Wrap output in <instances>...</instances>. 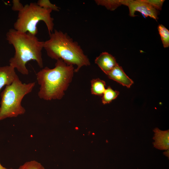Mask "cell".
<instances>
[{
  "mask_svg": "<svg viewBox=\"0 0 169 169\" xmlns=\"http://www.w3.org/2000/svg\"><path fill=\"white\" fill-rule=\"evenodd\" d=\"M6 39L13 46L15 54L9 60V65L23 75H28L26 65L31 60H35L40 68L43 67L42 50L44 41L36 36L11 28L6 33Z\"/></svg>",
  "mask_w": 169,
  "mask_h": 169,
  "instance_id": "cell-1",
  "label": "cell"
},
{
  "mask_svg": "<svg viewBox=\"0 0 169 169\" xmlns=\"http://www.w3.org/2000/svg\"><path fill=\"white\" fill-rule=\"evenodd\" d=\"M74 72L73 65H68L61 59L57 60L53 69L47 67L38 71L37 80L40 86L39 97L46 100H60L71 82Z\"/></svg>",
  "mask_w": 169,
  "mask_h": 169,
  "instance_id": "cell-2",
  "label": "cell"
},
{
  "mask_svg": "<svg viewBox=\"0 0 169 169\" xmlns=\"http://www.w3.org/2000/svg\"><path fill=\"white\" fill-rule=\"evenodd\" d=\"M49 36V39L44 41V49L51 59H60L68 65H76L75 72L84 66L90 65L89 59L80 46L67 33L55 29Z\"/></svg>",
  "mask_w": 169,
  "mask_h": 169,
  "instance_id": "cell-3",
  "label": "cell"
},
{
  "mask_svg": "<svg viewBox=\"0 0 169 169\" xmlns=\"http://www.w3.org/2000/svg\"><path fill=\"white\" fill-rule=\"evenodd\" d=\"M35 84V82L23 83L18 76L11 84L6 86L1 94L0 121L25 113V110L21 105L22 100L32 92Z\"/></svg>",
  "mask_w": 169,
  "mask_h": 169,
  "instance_id": "cell-4",
  "label": "cell"
},
{
  "mask_svg": "<svg viewBox=\"0 0 169 169\" xmlns=\"http://www.w3.org/2000/svg\"><path fill=\"white\" fill-rule=\"evenodd\" d=\"M52 10L41 7L35 3L24 6L18 12L17 18L13 24L14 29L36 36L38 32L37 25L40 21L45 23L49 35L53 32L54 18L51 16Z\"/></svg>",
  "mask_w": 169,
  "mask_h": 169,
  "instance_id": "cell-5",
  "label": "cell"
},
{
  "mask_svg": "<svg viewBox=\"0 0 169 169\" xmlns=\"http://www.w3.org/2000/svg\"><path fill=\"white\" fill-rule=\"evenodd\" d=\"M129 9V15L132 17L136 16V11L139 12L145 17H149L157 20L158 12L156 9L143 0H129L127 6Z\"/></svg>",
  "mask_w": 169,
  "mask_h": 169,
  "instance_id": "cell-6",
  "label": "cell"
},
{
  "mask_svg": "<svg viewBox=\"0 0 169 169\" xmlns=\"http://www.w3.org/2000/svg\"><path fill=\"white\" fill-rule=\"evenodd\" d=\"M95 62L106 74L118 64L115 57L106 52H102L97 57Z\"/></svg>",
  "mask_w": 169,
  "mask_h": 169,
  "instance_id": "cell-7",
  "label": "cell"
},
{
  "mask_svg": "<svg viewBox=\"0 0 169 169\" xmlns=\"http://www.w3.org/2000/svg\"><path fill=\"white\" fill-rule=\"evenodd\" d=\"M106 75L110 79L128 88L133 84V81L127 75L122 67L118 64Z\"/></svg>",
  "mask_w": 169,
  "mask_h": 169,
  "instance_id": "cell-8",
  "label": "cell"
},
{
  "mask_svg": "<svg viewBox=\"0 0 169 169\" xmlns=\"http://www.w3.org/2000/svg\"><path fill=\"white\" fill-rule=\"evenodd\" d=\"M154 135L153 144L154 147L160 150H167L169 148V131H162L158 128L153 130Z\"/></svg>",
  "mask_w": 169,
  "mask_h": 169,
  "instance_id": "cell-9",
  "label": "cell"
},
{
  "mask_svg": "<svg viewBox=\"0 0 169 169\" xmlns=\"http://www.w3.org/2000/svg\"><path fill=\"white\" fill-rule=\"evenodd\" d=\"M15 69L10 65L0 67V90L4 85L11 84L18 76Z\"/></svg>",
  "mask_w": 169,
  "mask_h": 169,
  "instance_id": "cell-10",
  "label": "cell"
},
{
  "mask_svg": "<svg viewBox=\"0 0 169 169\" xmlns=\"http://www.w3.org/2000/svg\"><path fill=\"white\" fill-rule=\"evenodd\" d=\"M129 0H95V2L98 5L105 7L107 9L113 11L118 7L123 5L127 6Z\"/></svg>",
  "mask_w": 169,
  "mask_h": 169,
  "instance_id": "cell-11",
  "label": "cell"
},
{
  "mask_svg": "<svg viewBox=\"0 0 169 169\" xmlns=\"http://www.w3.org/2000/svg\"><path fill=\"white\" fill-rule=\"evenodd\" d=\"M91 92L92 95L102 96L105 90L106 83L99 78L94 79L91 81Z\"/></svg>",
  "mask_w": 169,
  "mask_h": 169,
  "instance_id": "cell-12",
  "label": "cell"
},
{
  "mask_svg": "<svg viewBox=\"0 0 169 169\" xmlns=\"http://www.w3.org/2000/svg\"><path fill=\"white\" fill-rule=\"evenodd\" d=\"M119 94V92L114 90L109 86L105 89L102 97V102L103 104H109L115 99Z\"/></svg>",
  "mask_w": 169,
  "mask_h": 169,
  "instance_id": "cell-13",
  "label": "cell"
},
{
  "mask_svg": "<svg viewBox=\"0 0 169 169\" xmlns=\"http://www.w3.org/2000/svg\"><path fill=\"white\" fill-rule=\"evenodd\" d=\"M159 34L165 48L169 46V31L162 24H159L157 27Z\"/></svg>",
  "mask_w": 169,
  "mask_h": 169,
  "instance_id": "cell-14",
  "label": "cell"
},
{
  "mask_svg": "<svg viewBox=\"0 0 169 169\" xmlns=\"http://www.w3.org/2000/svg\"><path fill=\"white\" fill-rule=\"evenodd\" d=\"M18 169H45L40 163L35 160L26 162Z\"/></svg>",
  "mask_w": 169,
  "mask_h": 169,
  "instance_id": "cell-15",
  "label": "cell"
},
{
  "mask_svg": "<svg viewBox=\"0 0 169 169\" xmlns=\"http://www.w3.org/2000/svg\"><path fill=\"white\" fill-rule=\"evenodd\" d=\"M37 4L41 8L50 9L51 10L59 11V8L55 4L52 3L49 0H39L37 3Z\"/></svg>",
  "mask_w": 169,
  "mask_h": 169,
  "instance_id": "cell-16",
  "label": "cell"
},
{
  "mask_svg": "<svg viewBox=\"0 0 169 169\" xmlns=\"http://www.w3.org/2000/svg\"><path fill=\"white\" fill-rule=\"evenodd\" d=\"M151 6L156 10H161L163 4L165 1L164 0H143Z\"/></svg>",
  "mask_w": 169,
  "mask_h": 169,
  "instance_id": "cell-17",
  "label": "cell"
},
{
  "mask_svg": "<svg viewBox=\"0 0 169 169\" xmlns=\"http://www.w3.org/2000/svg\"><path fill=\"white\" fill-rule=\"evenodd\" d=\"M12 3V9L14 11L19 12L22 10L24 7V6L19 0H13Z\"/></svg>",
  "mask_w": 169,
  "mask_h": 169,
  "instance_id": "cell-18",
  "label": "cell"
},
{
  "mask_svg": "<svg viewBox=\"0 0 169 169\" xmlns=\"http://www.w3.org/2000/svg\"><path fill=\"white\" fill-rule=\"evenodd\" d=\"M165 155L166 156L168 157H169V150H167V151L164 153Z\"/></svg>",
  "mask_w": 169,
  "mask_h": 169,
  "instance_id": "cell-19",
  "label": "cell"
},
{
  "mask_svg": "<svg viewBox=\"0 0 169 169\" xmlns=\"http://www.w3.org/2000/svg\"><path fill=\"white\" fill-rule=\"evenodd\" d=\"M0 169H13L12 168H7L3 166L0 163Z\"/></svg>",
  "mask_w": 169,
  "mask_h": 169,
  "instance_id": "cell-20",
  "label": "cell"
},
{
  "mask_svg": "<svg viewBox=\"0 0 169 169\" xmlns=\"http://www.w3.org/2000/svg\"><path fill=\"white\" fill-rule=\"evenodd\" d=\"M75 129L76 130H78L79 129V128L78 127H76L75 128Z\"/></svg>",
  "mask_w": 169,
  "mask_h": 169,
  "instance_id": "cell-21",
  "label": "cell"
},
{
  "mask_svg": "<svg viewBox=\"0 0 169 169\" xmlns=\"http://www.w3.org/2000/svg\"><path fill=\"white\" fill-rule=\"evenodd\" d=\"M92 135H95V134L94 133H92Z\"/></svg>",
  "mask_w": 169,
  "mask_h": 169,
  "instance_id": "cell-22",
  "label": "cell"
}]
</instances>
